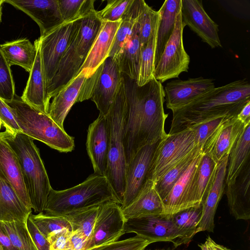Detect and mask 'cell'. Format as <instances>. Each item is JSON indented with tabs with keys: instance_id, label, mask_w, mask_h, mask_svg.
I'll return each instance as SVG.
<instances>
[{
	"instance_id": "cell-1",
	"label": "cell",
	"mask_w": 250,
	"mask_h": 250,
	"mask_svg": "<svg viewBox=\"0 0 250 250\" xmlns=\"http://www.w3.org/2000/svg\"><path fill=\"white\" fill-rule=\"evenodd\" d=\"M127 110L124 133L127 165L143 146L158 142L167 134L164 87L154 78L143 86L123 74Z\"/></svg>"
},
{
	"instance_id": "cell-2",
	"label": "cell",
	"mask_w": 250,
	"mask_h": 250,
	"mask_svg": "<svg viewBox=\"0 0 250 250\" xmlns=\"http://www.w3.org/2000/svg\"><path fill=\"white\" fill-rule=\"evenodd\" d=\"M250 101V85L246 79L237 80L212 90L173 112L169 134L181 132L226 116H237Z\"/></svg>"
},
{
	"instance_id": "cell-3",
	"label": "cell",
	"mask_w": 250,
	"mask_h": 250,
	"mask_svg": "<svg viewBox=\"0 0 250 250\" xmlns=\"http://www.w3.org/2000/svg\"><path fill=\"white\" fill-rule=\"evenodd\" d=\"M0 136L10 146L20 165L31 208L36 213L42 212L52 187L33 139L22 133L0 132Z\"/></svg>"
},
{
	"instance_id": "cell-4",
	"label": "cell",
	"mask_w": 250,
	"mask_h": 250,
	"mask_svg": "<svg viewBox=\"0 0 250 250\" xmlns=\"http://www.w3.org/2000/svg\"><path fill=\"white\" fill-rule=\"evenodd\" d=\"M111 202L118 203L107 178L94 174L70 188L61 190L52 188L43 211L49 215L63 216Z\"/></svg>"
},
{
	"instance_id": "cell-5",
	"label": "cell",
	"mask_w": 250,
	"mask_h": 250,
	"mask_svg": "<svg viewBox=\"0 0 250 250\" xmlns=\"http://www.w3.org/2000/svg\"><path fill=\"white\" fill-rule=\"evenodd\" d=\"M127 105L124 78L106 117L109 130L107 178L118 203L121 205L125 188L127 163L124 133Z\"/></svg>"
},
{
	"instance_id": "cell-6",
	"label": "cell",
	"mask_w": 250,
	"mask_h": 250,
	"mask_svg": "<svg viewBox=\"0 0 250 250\" xmlns=\"http://www.w3.org/2000/svg\"><path fill=\"white\" fill-rule=\"evenodd\" d=\"M96 11L81 20L57 73L47 87L49 101L77 76L83 65L103 22Z\"/></svg>"
},
{
	"instance_id": "cell-7",
	"label": "cell",
	"mask_w": 250,
	"mask_h": 250,
	"mask_svg": "<svg viewBox=\"0 0 250 250\" xmlns=\"http://www.w3.org/2000/svg\"><path fill=\"white\" fill-rule=\"evenodd\" d=\"M10 107L21 133L40 141L61 152H69L74 148V141L47 113L23 102L15 95L6 103Z\"/></svg>"
},
{
	"instance_id": "cell-8",
	"label": "cell",
	"mask_w": 250,
	"mask_h": 250,
	"mask_svg": "<svg viewBox=\"0 0 250 250\" xmlns=\"http://www.w3.org/2000/svg\"><path fill=\"white\" fill-rule=\"evenodd\" d=\"M122 79L123 74L116 60L108 57L86 78L76 103L91 99L100 111L99 114L106 116Z\"/></svg>"
},
{
	"instance_id": "cell-9",
	"label": "cell",
	"mask_w": 250,
	"mask_h": 250,
	"mask_svg": "<svg viewBox=\"0 0 250 250\" xmlns=\"http://www.w3.org/2000/svg\"><path fill=\"white\" fill-rule=\"evenodd\" d=\"M200 147L202 146L197 143L192 128L175 133H167L157 143L147 179L157 183L172 167Z\"/></svg>"
},
{
	"instance_id": "cell-10",
	"label": "cell",
	"mask_w": 250,
	"mask_h": 250,
	"mask_svg": "<svg viewBox=\"0 0 250 250\" xmlns=\"http://www.w3.org/2000/svg\"><path fill=\"white\" fill-rule=\"evenodd\" d=\"M81 19L63 23L41 36L40 54L46 89L80 24Z\"/></svg>"
},
{
	"instance_id": "cell-11",
	"label": "cell",
	"mask_w": 250,
	"mask_h": 250,
	"mask_svg": "<svg viewBox=\"0 0 250 250\" xmlns=\"http://www.w3.org/2000/svg\"><path fill=\"white\" fill-rule=\"evenodd\" d=\"M185 27L180 10L176 18L173 33L155 66L153 77L161 83L172 78H178L182 72H188L190 58L183 44Z\"/></svg>"
},
{
	"instance_id": "cell-12",
	"label": "cell",
	"mask_w": 250,
	"mask_h": 250,
	"mask_svg": "<svg viewBox=\"0 0 250 250\" xmlns=\"http://www.w3.org/2000/svg\"><path fill=\"white\" fill-rule=\"evenodd\" d=\"M135 233L151 244L170 242L175 248L182 245V233L176 227L170 216L165 214L133 218L125 220L124 233Z\"/></svg>"
},
{
	"instance_id": "cell-13",
	"label": "cell",
	"mask_w": 250,
	"mask_h": 250,
	"mask_svg": "<svg viewBox=\"0 0 250 250\" xmlns=\"http://www.w3.org/2000/svg\"><path fill=\"white\" fill-rule=\"evenodd\" d=\"M125 221L118 203L111 202L99 206L94 229L84 250L118 241L124 234Z\"/></svg>"
},
{
	"instance_id": "cell-14",
	"label": "cell",
	"mask_w": 250,
	"mask_h": 250,
	"mask_svg": "<svg viewBox=\"0 0 250 250\" xmlns=\"http://www.w3.org/2000/svg\"><path fill=\"white\" fill-rule=\"evenodd\" d=\"M213 80L202 77L167 83L164 92L166 107L174 112L191 103L215 88Z\"/></svg>"
},
{
	"instance_id": "cell-15",
	"label": "cell",
	"mask_w": 250,
	"mask_h": 250,
	"mask_svg": "<svg viewBox=\"0 0 250 250\" xmlns=\"http://www.w3.org/2000/svg\"><path fill=\"white\" fill-rule=\"evenodd\" d=\"M181 13L185 26L188 25L211 48L222 47L218 25L207 14L202 1L182 0Z\"/></svg>"
},
{
	"instance_id": "cell-16",
	"label": "cell",
	"mask_w": 250,
	"mask_h": 250,
	"mask_svg": "<svg viewBox=\"0 0 250 250\" xmlns=\"http://www.w3.org/2000/svg\"><path fill=\"white\" fill-rule=\"evenodd\" d=\"M157 143L140 148L127 164L125 174V188L122 209L136 197L147 179V174Z\"/></svg>"
},
{
	"instance_id": "cell-17",
	"label": "cell",
	"mask_w": 250,
	"mask_h": 250,
	"mask_svg": "<svg viewBox=\"0 0 250 250\" xmlns=\"http://www.w3.org/2000/svg\"><path fill=\"white\" fill-rule=\"evenodd\" d=\"M204 154L201 151L191 161L167 196L163 200L164 214L171 216L193 206L192 191L197 171Z\"/></svg>"
},
{
	"instance_id": "cell-18",
	"label": "cell",
	"mask_w": 250,
	"mask_h": 250,
	"mask_svg": "<svg viewBox=\"0 0 250 250\" xmlns=\"http://www.w3.org/2000/svg\"><path fill=\"white\" fill-rule=\"evenodd\" d=\"M86 146L94 174L105 176L109 147V130L106 116L99 114L89 125Z\"/></svg>"
},
{
	"instance_id": "cell-19",
	"label": "cell",
	"mask_w": 250,
	"mask_h": 250,
	"mask_svg": "<svg viewBox=\"0 0 250 250\" xmlns=\"http://www.w3.org/2000/svg\"><path fill=\"white\" fill-rule=\"evenodd\" d=\"M26 14L39 25L42 36L63 23L58 0H5Z\"/></svg>"
},
{
	"instance_id": "cell-20",
	"label": "cell",
	"mask_w": 250,
	"mask_h": 250,
	"mask_svg": "<svg viewBox=\"0 0 250 250\" xmlns=\"http://www.w3.org/2000/svg\"><path fill=\"white\" fill-rule=\"evenodd\" d=\"M229 157L226 156L218 164L202 204V214L196 230V234L204 231L213 232L215 214L226 185V177Z\"/></svg>"
},
{
	"instance_id": "cell-21",
	"label": "cell",
	"mask_w": 250,
	"mask_h": 250,
	"mask_svg": "<svg viewBox=\"0 0 250 250\" xmlns=\"http://www.w3.org/2000/svg\"><path fill=\"white\" fill-rule=\"evenodd\" d=\"M245 126L236 117L227 120L207 140L203 147L204 153L218 164L229 156Z\"/></svg>"
},
{
	"instance_id": "cell-22",
	"label": "cell",
	"mask_w": 250,
	"mask_h": 250,
	"mask_svg": "<svg viewBox=\"0 0 250 250\" xmlns=\"http://www.w3.org/2000/svg\"><path fill=\"white\" fill-rule=\"evenodd\" d=\"M228 204L236 220L250 219V160L237 176L226 185Z\"/></svg>"
},
{
	"instance_id": "cell-23",
	"label": "cell",
	"mask_w": 250,
	"mask_h": 250,
	"mask_svg": "<svg viewBox=\"0 0 250 250\" xmlns=\"http://www.w3.org/2000/svg\"><path fill=\"white\" fill-rule=\"evenodd\" d=\"M34 44L37 49L36 57L29 72L26 87L21 98L26 103L47 114L50 101L48 99L42 67L39 38L34 42Z\"/></svg>"
},
{
	"instance_id": "cell-24",
	"label": "cell",
	"mask_w": 250,
	"mask_h": 250,
	"mask_svg": "<svg viewBox=\"0 0 250 250\" xmlns=\"http://www.w3.org/2000/svg\"><path fill=\"white\" fill-rule=\"evenodd\" d=\"M0 177L11 185L24 206L32 211L18 158L9 144L0 136Z\"/></svg>"
},
{
	"instance_id": "cell-25",
	"label": "cell",
	"mask_w": 250,
	"mask_h": 250,
	"mask_svg": "<svg viewBox=\"0 0 250 250\" xmlns=\"http://www.w3.org/2000/svg\"><path fill=\"white\" fill-rule=\"evenodd\" d=\"M121 22V21L103 22L102 27L78 74L83 71L87 78L108 57L115 34Z\"/></svg>"
},
{
	"instance_id": "cell-26",
	"label": "cell",
	"mask_w": 250,
	"mask_h": 250,
	"mask_svg": "<svg viewBox=\"0 0 250 250\" xmlns=\"http://www.w3.org/2000/svg\"><path fill=\"white\" fill-rule=\"evenodd\" d=\"M126 220L150 215L164 214L162 199L155 188V183L147 179L134 200L122 209Z\"/></svg>"
},
{
	"instance_id": "cell-27",
	"label": "cell",
	"mask_w": 250,
	"mask_h": 250,
	"mask_svg": "<svg viewBox=\"0 0 250 250\" xmlns=\"http://www.w3.org/2000/svg\"><path fill=\"white\" fill-rule=\"evenodd\" d=\"M86 78L82 71L63 88L58 92L50 103L48 115L62 128L72 105L76 103L80 91Z\"/></svg>"
},
{
	"instance_id": "cell-28",
	"label": "cell",
	"mask_w": 250,
	"mask_h": 250,
	"mask_svg": "<svg viewBox=\"0 0 250 250\" xmlns=\"http://www.w3.org/2000/svg\"><path fill=\"white\" fill-rule=\"evenodd\" d=\"M31 213L11 185L0 177V221L26 222Z\"/></svg>"
},
{
	"instance_id": "cell-29",
	"label": "cell",
	"mask_w": 250,
	"mask_h": 250,
	"mask_svg": "<svg viewBox=\"0 0 250 250\" xmlns=\"http://www.w3.org/2000/svg\"><path fill=\"white\" fill-rule=\"evenodd\" d=\"M141 53V43L136 21L131 34L124 43L116 60L122 74L136 81L139 70Z\"/></svg>"
},
{
	"instance_id": "cell-30",
	"label": "cell",
	"mask_w": 250,
	"mask_h": 250,
	"mask_svg": "<svg viewBox=\"0 0 250 250\" xmlns=\"http://www.w3.org/2000/svg\"><path fill=\"white\" fill-rule=\"evenodd\" d=\"M182 0H166L160 8L161 15L157 31L154 65L157 64L166 45L172 35Z\"/></svg>"
},
{
	"instance_id": "cell-31",
	"label": "cell",
	"mask_w": 250,
	"mask_h": 250,
	"mask_svg": "<svg viewBox=\"0 0 250 250\" xmlns=\"http://www.w3.org/2000/svg\"><path fill=\"white\" fill-rule=\"evenodd\" d=\"M0 47L10 66L19 65L30 72L35 61L37 49L28 39L23 38L7 42Z\"/></svg>"
},
{
	"instance_id": "cell-32",
	"label": "cell",
	"mask_w": 250,
	"mask_h": 250,
	"mask_svg": "<svg viewBox=\"0 0 250 250\" xmlns=\"http://www.w3.org/2000/svg\"><path fill=\"white\" fill-rule=\"evenodd\" d=\"M161 15V11H157L151 35L146 44L141 47L139 70L136 81L139 86L144 85L154 78L156 39Z\"/></svg>"
},
{
	"instance_id": "cell-33",
	"label": "cell",
	"mask_w": 250,
	"mask_h": 250,
	"mask_svg": "<svg viewBox=\"0 0 250 250\" xmlns=\"http://www.w3.org/2000/svg\"><path fill=\"white\" fill-rule=\"evenodd\" d=\"M250 160V124L245 126L229 154L226 184L234 179Z\"/></svg>"
},
{
	"instance_id": "cell-34",
	"label": "cell",
	"mask_w": 250,
	"mask_h": 250,
	"mask_svg": "<svg viewBox=\"0 0 250 250\" xmlns=\"http://www.w3.org/2000/svg\"><path fill=\"white\" fill-rule=\"evenodd\" d=\"M145 1L134 0L123 15L120 24L115 34L108 57L116 60L124 43L131 34L137 18Z\"/></svg>"
},
{
	"instance_id": "cell-35",
	"label": "cell",
	"mask_w": 250,
	"mask_h": 250,
	"mask_svg": "<svg viewBox=\"0 0 250 250\" xmlns=\"http://www.w3.org/2000/svg\"><path fill=\"white\" fill-rule=\"evenodd\" d=\"M217 165L210 156L204 153L193 188L192 198L194 207L202 205Z\"/></svg>"
},
{
	"instance_id": "cell-36",
	"label": "cell",
	"mask_w": 250,
	"mask_h": 250,
	"mask_svg": "<svg viewBox=\"0 0 250 250\" xmlns=\"http://www.w3.org/2000/svg\"><path fill=\"white\" fill-rule=\"evenodd\" d=\"M202 211V204L177 212L170 216L176 227L182 233V244L189 243L196 234Z\"/></svg>"
},
{
	"instance_id": "cell-37",
	"label": "cell",
	"mask_w": 250,
	"mask_h": 250,
	"mask_svg": "<svg viewBox=\"0 0 250 250\" xmlns=\"http://www.w3.org/2000/svg\"><path fill=\"white\" fill-rule=\"evenodd\" d=\"M202 150V147L199 148L187 156L169 169L159 181L155 183V189L162 201L167 196L191 161Z\"/></svg>"
},
{
	"instance_id": "cell-38",
	"label": "cell",
	"mask_w": 250,
	"mask_h": 250,
	"mask_svg": "<svg viewBox=\"0 0 250 250\" xmlns=\"http://www.w3.org/2000/svg\"><path fill=\"white\" fill-rule=\"evenodd\" d=\"M94 0H58L64 23L74 21L96 11Z\"/></svg>"
},
{
	"instance_id": "cell-39",
	"label": "cell",
	"mask_w": 250,
	"mask_h": 250,
	"mask_svg": "<svg viewBox=\"0 0 250 250\" xmlns=\"http://www.w3.org/2000/svg\"><path fill=\"white\" fill-rule=\"evenodd\" d=\"M10 239L18 250H38L28 231L27 222H1Z\"/></svg>"
},
{
	"instance_id": "cell-40",
	"label": "cell",
	"mask_w": 250,
	"mask_h": 250,
	"mask_svg": "<svg viewBox=\"0 0 250 250\" xmlns=\"http://www.w3.org/2000/svg\"><path fill=\"white\" fill-rule=\"evenodd\" d=\"M99 207L73 212L63 217L69 222L72 232L82 233L88 239L92 233Z\"/></svg>"
},
{
	"instance_id": "cell-41",
	"label": "cell",
	"mask_w": 250,
	"mask_h": 250,
	"mask_svg": "<svg viewBox=\"0 0 250 250\" xmlns=\"http://www.w3.org/2000/svg\"><path fill=\"white\" fill-rule=\"evenodd\" d=\"M29 217L46 239L51 234L64 229L72 231L70 223L63 216L49 215L42 212L36 215L31 213Z\"/></svg>"
},
{
	"instance_id": "cell-42",
	"label": "cell",
	"mask_w": 250,
	"mask_h": 250,
	"mask_svg": "<svg viewBox=\"0 0 250 250\" xmlns=\"http://www.w3.org/2000/svg\"><path fill=\"white\" fill-rule=\"evenodd\" d=\"M15 96V83L10 66L0 47V98L7 103L12 101Z\"/></svg>"
},
{
	"instance_id": "cell-43",
	"label": "cell",
	"mask_w": 250,
	"mask_h": 250,
	"mask_svg": "<svg viewBox=\"0 0 250 250\" xmlns=\"http://www.w3.org/2000/svg\"><path fill=\"white\" fill-rule=\"evenodd\" d=\"M134 0H108L104 9L96 11L97 17L103 22L121 21Z\"/></svg>"
},
{
	"instance_id": "cell-44",
	"label": "cell",
	"mask_w": 250,
	"mask_h": 250,
	"mask_svg": "<svg viewBox=\"0 0 250 250\" xmlns=\"http://www.w3.org/2000/svg\"><path fill=\"white\" fill-rule=\"evenodd\" d=\"M156 12L145 1L136 20L141 47L146 44L151 35Z\"/></svg>"
},
{
	"instance_id": "cell-45",
	"label": "cell",
	"mask_w": 250,
	"mask_h": 250,
	"mask_svg": "<svg viewBox=\"0 0 250 250\" xmlns=\"http://www.w3.org/2000/svg\"><path fill=\"white\" fill-rule=\"evenodd\" d=\"M150 244L147 240L136 235L125 240L95 247L87 250H145Z\"/></svg>"
},
{
	"instance_id": "cell-46",
	"label": "cell",
	"mask_w": 250,
	"mask_h": 250,
	"mask_svg": "<svg viewBox=\"0 0 250 250\" xmlns=\"http://www.w3.org/2000/svg\"><path fill=\"white\" fill-rule=\"evenodd\" d=\"M234 117L236 116H226L217 118L192 127L194 130L198 145L203 147L207 140L220 125Z\"/></svg>"
},
{
	"instance_id": "cell-47",
	"label": "cell",
	"mask_w": 250,
	"mask_h": 250,
	"mask_svg": "<svg viewBox=\"0 0 250 250\" xmlns=\"http://www.w3.org/2000/svg\"><path fill=\"white\" fill-rule=\"evenodd\" d=\"M0 121L5 131L11 133H21L9 105L0 98Z\"/></svg>"
},
{
	"instance_id": "cell-48",
	"label": "cell",
	"mask_w": 250,
	"mask_h": 250,
	"mask_svg": "<svg viewBox=\"0 0 250 250\" xmlns=\"http://www.w3.org/2000/svg\"><path fill=\"white\" fill-rule=\"evenodd\" d=\"M72 231L64 229L49 235L47 239L50 244V250H65Z\"/></svg>"
},
{
	"instance_id": "cell-49",
	"label": "cell",
	"mask_w": 250,
	"mask_h": 250,
	"mask_svg": "<svg viewBox=\"0 0 250 250\" xmlns=\"http://www.w3.org/2000/svg\"><path fill=\"white\" fill-rule=\"evenodd\" d=\"M27 227L38 250H50V243L39 231L29 216L27 220Z\"/></svg>"
},
{
	"instance_id": "cell-50",
	"label": "cell",
	"mask_w": 250,
	"mask_h": 250,
	"mask_svg": "<svg viewBox=\"0 0 250 250\" xmlns=\"http://www.w3.org/2000/svg\"><path fill=\"white\" fill-rule=\"evenodd\" d=\"M88 238L78 231L72 232L65 250H84Z\"/></svg>"
},
{
	"instance_id": "cell-51",
	"label": "cell",
	"mask_w": 250,
	"mask_h": 250,
	"mask_svg": "<svg viewBox=\"0 0 250 250\" xmlns=\"http://www.w3.org/2000/svg\"><path fill=\"white\" fill-rule=\"evenodd\" d=\"M0 250H18L12 244L9 236L0 221Z\"/></svg>"
},
{
	"instance_id": "cell-52",
	"label": "cell",
	"mask_w": 250,
	"mask_h": 250,
	"mask_svg": "<svg viewBox=\"0 0 250 250\" xmlns=\"http://www.w3.org/2000/svg\"><path fill=\"white\" fill-rule=\"evenodd\" d=\"M201 250H231L223 245L216 243L209 236H208L204 243L198 245Z\"/></svg>"
},
{
	"instance_id": "cell-53",
	"label": "cell",
	"mask_w": 250,
	"mask_h": 250,
	"mask_svg": "<svg viewBox=\"0 0 250 250\" xmlns=\"http://www.w3.org/2000/svg\"><path fill=\"white\" fill-rule=\"evenodd\" d=\"M236 118L245 125L250 124V101L242 107Z\"/></svg>"
},
{
	"instance_id": "cell-54",
	"label": "cell",
	"mask_w": 250,
	"mask_h": 250,
	"mask_svg": "<svg viewBox=\"0 0 250 250\" xmlns=\"http://www.w3.org/2000/svg\"><path fill=\"white\" fill-rule=\"evenodd\" d=\"M5 2V0H0V23L1 21V16H2V4Z\"/></svg>"
},
{
	"instance_id": "cell-55",
	"label": "cell",
	"mask_w": 250,
	"mask_h": 250,
	"mask_svg": "<svg viewBox=\"0 0 250 250\" xmlns=\"http://www.w3.org/2000/svg\"><path fill=\"white\" fill-rule=\"evenodd\" d=\"M2 123H1V121H0V129H1V126H2Z\"/></svg>"
},
{
	"instance_id": "cell-56",
	"label": "cell",
	"mask_w": 250,
	"mask_h": 250,
	"mask_svg": "<svg viewBox=\"0 0 250 250\" xmlns=\"http://www.w3.org/2000/svg\"><path fill=\"white\" fill-rule=\"evenodd\" d=\"M145 250H146V249H145Z\"/></svg>"
}]
</instances>
